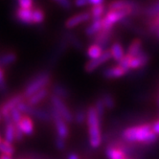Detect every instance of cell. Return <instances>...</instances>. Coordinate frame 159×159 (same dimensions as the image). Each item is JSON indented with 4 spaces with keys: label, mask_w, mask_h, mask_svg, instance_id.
<instances>
[{
    "label": "cell",
    "mask_w": 159,
    "mask_h": 159,
    "mask_svg": "<svg viewBox=\"0 0 159 159\" xmlns=\"http://www.w3.org/2000/svg\"><path fill=\"white\" fill-rule=\"evenodd\" d=\"M111 59V54H110V51L109 50H105L104 53L102 54L98 59L96 60H91L89 61L85 66H84V69L87 73H91L93 71H95L96 69H98V68L103 65L104 63L107 62L109 60Z\"/></svg>",
    "instance_id": "cell-8"
},
{
    "label": "cell",
    "mask_w": 159,
    "mask_h": 159,
    "mask_svg": "<svg viewBox=\"0 0 159 159\" xmlns=\"http://www.w3.org/2000/svg\"><path fill=\"white\" fill-rule=\"evenodd\" d=\"M86 123L88 127V135H89V144L93 149L99 148L103 142L101 131V124L98 114L94 107H89L87 108V118Z\"/></svg>",
    "instance_id": "cell-2"
},
{
    "label": "cell",
    "mask_w": 159,
    "mask_h": 159,
    "mask_svg": "<svg viewBox=\"0 0 159 159\" xmlns=\"http://www.w3.org/2000/svg\"><path fill=\"white\" fill-rule=\"evenodd\" d=\"M106 155L107 159H126L127 151L124 149V146L112 143L107 147Z\"/></svg>",
    "instance_id": "cell-9"
},
{
    "label": "cell",
    "mask_w": 159,
    "mask_h": 159,
    "mask_svg": "<svg viewBox=\"0 0 159 159\" xmlns=\"http://www.w3.org/2000/svg\"><path fill=\"white\" fill-rule=\"evenodd\" d=\"M50 102H51V105H52V107L54 108V110L58 113V114L66 123H71L72 121H74V117H73L72 112L70 111L69 108H68V107L65 105L63 100H61V98L52 94L50 97Z\"/></svg>",
    "instance_id": "cell-5"
},
{
    "label": "cell",
    "mask_w": 159,
    "mask_h": 159,
    "mask_svg": "<svg viewBox=\"0 0 159 159\" xmlns=\"http://www.w3.org/2000/svg\"><path fill=\"white\" fill-rule=\"evenodd\" d=\"M74 4L77 7H84L88 5V1L87 0H74Z\"/></svg>",
    "instance_id": "cell-38"
},
{
    "label": "cell",
    "mask_w": 159,
    "mask_h": 159,
    "mask_svg": "<svg viewBox=\"0 0 159 159\" xmlns=\"http://www.w3.org/2000/svg\"><path fill=\"white\" fill-rule=\"evenodd\" d=\"M22 116H23V114H22V113L20 112V110L17 107L14 108L12 111H11V113H10V118H11V120H12L13 123L16 124V125H17L20 122Z\"/></svg>",
    "instance_id": "cell-31"
},
{
    "label": "cell",
    "mask_w": 159,
    "mask_h": 159,
    "mask_svg": "<svg viewBox=\"0 0 159 159\" xmlns=\"http://www.w3.org/2000/svg\"><path fill=\"white\" fill-rule=\"evenodd\" d=\"M110 51V54H111V58L116 61H120L124 57H125V51H124V48L122 46V44L119 43V42H115L111 45V47L109 49Z\"/></svg>",
    "instance_id": "cell-20"
},
{
    "label": "cell",
    "mask_w": 159,
    "mask_h": 159,
    "mask_svg": "<svg viewBox=\"0 0 159 159\" xmlns=\"http://www.w3.org/2000/svg\"><path fill=\"white\" fill-rule=\"evenodd\" d=\"M103 53H104V48L96 43L89 45V47L87 48V51H86V55L90 59V61L98 59Z\"/></svg>",
    "instance_id": "cell-22"
},
{
    "label": "cell",
    "mask_w": 159,
    "mask_h": 159,
    "mask_svg": "<svg viewBox=\"0 0 159 159\" xmlns=\"http://www.w3.org/2000/svg\"><path fill=\"white\" fill-rule=\"evenodd\" d=\"M0 118H1V114H0Z\"/></svg>",
    "instance_id": "cell-46"
},
{
    "label": "cell",
    "mask_w": 159,
    "mask_h": 159,
    "mask_svg": "<svg viewBox=\"0 0 159 159\" xmlns=\"http://www.w3.org/2000/svg\"><path fill=\"white\" fill-rule=\"evenodd\" d=\"M158 35H159V30H158Z\"/></svg>",
    "instance_id": "cell-45"
},
{
    "label": "cell",
    "mask_w": 159,
    "mask_h": 159,
    "mask_svg": "<svg viewBox=\"0 0 159 159\" xmlns=\"http://www.w3.org/2000/svg\"><path fill=\"white\" fill-rule=\"evenodd\" d=\"M151 126H152V131L158 136L159 135V119L153 121L152 124H151Z\"/></svg>",
    "instance_id": "cell-37"
},
{
    "label": "cell",
    "mask_w": 159,
    "mask_h": 159,
    "mask_svg": "<svg viewBox=\"0 0 159 159\" xmlns=\"http://www.w3.org/2000/svg\"><path fill=\"white\" fill-rule=\"evenodd\" d=\"M19 8L26 9V10H32L34 6V0H17Z\"/></svg>",
    "instance_id": "cell-32"
},
{
    "label": "cell",
    "mask_w": 159,
    "mask_h": 159,
    "mask_svg": "<svg viewBox=\"0 0 159 159\" xmlns=\"http://www.w3.org/2000/svg\"><path fill=\"white\" fill-rule=\"evenodd\" d=\"M51 91H52L53 95L61 98V100L68 99V98L70 97V92H69V90H68V88L63 86L61 84H55L52 86Z\"/></svg>",
    "instance_id": "cell-21"
},
{
    "label": "cell",
    "mask_w": 159,
    "mask_h": 159,
    "mask_svg": "<svg viewBox=\"0 0 159 159\" xmlns=\"http://www.w3.org/2000/svg\"><path fill=\"white\" fill-rule=\"evenodd\" d=\"M0 152H1V154L13 156L16 152V149L13 144H11L5 140H2L1 143H0Z\"/></svg>",
    "instance_id": "cell-25"
},
{
    "label": "cell",
    "mask_w": 159,
    "mask_h": 159,
    "mask_svg": "<svg viewBox=\"0 0 159 159\" xmlns=\"http://www.w3.org/2000/svg\"><path fill=\"white\" fill-rule=\"evenodd\" d=\"M5 141L13 144L16 141V133H15V124L10 119L5 120V130H4Z\"/></svg>",
    "instance_id": "cell-17"
},
{
    "label": "cell",
    "mask_w": 159,
    "mask_h": 159,
    "mask_svg": "<svg viewBox=\"0 0 159 159\" xmlns=\"http://www.w3.org/2000/svg\"><path fill=\"white\" fill-rule=\"evenodd\" d=\"M101 100L103 101V103H104L106 108H108V109L114 108V107H115V100L110 94H107V93L104 94L103 96L101 97Z\"/></svg>",
    "instance_id": "cell-30"
},
{
    "label": "cell",
    "mask_w": 159,
    "mask_h": 159,
    "mask_svg": "<svg viewBox=\"0 0 159 159\" xmlns=\"http://www.w3.org/2000/svg\"><path fill=\"white\" fill-rule=\"evenodd\" d=\"M94 107H95V110L97 112V114H98V117H99L100 121L102 122V121H103V119H104V116H105L106 107H105V105L103 103V101L101 100V98L96 101Z\"/></svg>",
    "instance_id": "cell-29"
},
{
    "label": "cell",
    "mask_w": 159,
    "mask_h": 159,
    "mask_svg": "<svg viewBox=\"0 0 159 159\" xmlns=\"http://www.w3.org/2000/svg\"><path fill=\"white\" fill-rule=\"evenodd\" d=\"M142 51H143L142 50V41L138 39H136L129 44L127 54L131 57H136V56H138Z\"/></svg>",
    "instance_id": "cell-23"
},
{
    "label": "cell",
    "mask_w": 159,
    "mask_h": 159,
    "mask_svg": "<svg viewBox=\"0 0 159 159\" xmlns=\"http://www.w3.org/2000/svg\"><path fill=\"white\" fill-rule=\"evenodd\" d=\"M45 19V14L40 8L33 10V24H40Z\"/></svg>",
    "instance_id": "cell-26"
},
{
    "label": "cell",
    "mask_w": 159,
    "mask_h": 159,
    "mask_svg": "<svg viewBox=\"0 0 159 159\" xmlns=\"http://www.w3.org/2000/svg\"><path fill=\"white\" fill-rule=\"evenodd\" d=\"M126 159H132V158H128V157H127V158H126Z\"/></svg>",
    "instance_id": "cell-44"
},
{
    "label": "cell",
    "mask_w": 159,
    "mask_h": 159,
    "mask_svg": "<svg viewBox=\"0 0 159 159\" xmlns=\"http://www.w3.org/2000/svg\"><path fill=\"white\" fill-rule=\"evenodd\" d=\"M108 11H116V10H125V9H133L132 3L129 0H113L108 6Z\"/></svg>",
    "instance_id": "cell-19"
},
{
    "label": "cell",
    "mask_w": 159,
    "mask_h": 159,
    "mask_svg": "<svg viewBox=\"0 0 159 159\" xmlns=\"http://www.w3.org/2000/svg\"><path fill=\"white\" fill-rule=\"evenodd\" d=\"M67 159H81L80 158V156L75 153V152H70L69 154L67 155Z\"/></svg>",
    "instance_id": "cell-40"
},
{
    "label": "cell",
    "mask_w": 159,
    "mask_h": 159,
    "mask_svg": "<svg viewBox=\"0 0 159 159\" xmlns=\"http://www.w3.org/2000/svg\"><path fill=\"white\" fill-rule=\"evenodd\" d=\"M54 1H55L57 4H58V5H60L61 8L66 9V10L70 9V7H71V2H70V0H54Z\"/></svg>",
    "instance_id": "cell-35"
},
{
    "label": "cell",
    "mask_w": 159,
    "mask_h": 159,
    "mask_svg": "<svg viewBox=\"0 0 159 159\" xmlns=\"http://www.w3.org/2000/svg\"><path fill=\"white\" fill-rule=\"evenodd\" d=\"M128 73L129 71L125 69V68L121 67L120 65H115V66H110L108 68H106L103 72V76L106 79H116V78L124 77Z\"/></svg>",
    "instance_id": "cell-12"
},
{
    "label": "cell",
    "mask_w": 159,
    "mask_h": 159,
    "mask_svg": "<svg viewBox=\"0 0 159 159\" xmlns=\"http://www.w3.org/2000/svg\"><path fill=\"white\" fill-rule=\"evenodd\" d=\"M51 83V75L49 72H41L34 76L29 83L26 84L23 94L25 99H29L31 96H33L35 93H37L39 90L46 88Z\"/></svg>",
    "instance_id": "cell-3"
},
{
    "label": "cell",
    "mask_w": 159,
    "mask_h": 159,
    "mask_svg": "<svg viewBox=\"0 0 159 159\" xmlns=\"http://www.w3.org/2000/svg\"><path fill=\"white\" fill-rule=\"evenodd\" d=\"M26 99L24 97V95L22 93L14 95L13 97H11L9 100H7L5 103L0 107V114L3 117L4 121L7 119H10V113L14 108L17 107V106L24 102Z\"/></svg>",
    "instance_id": "cell-6"
},
{
    "label": "cell",
    "mask_w": 159,
    "mask_h": 159,
    "mask_svg": "<svg viewBox=\"0 0 159 159\" xmlns=\"http://www.w3.org/2000/svg\"><path fill=\"white\" fill-rule=\"evenodd\" d=\"M102 29H103V21H102V18L93 19L92 23L86 27L85 35L88 37H94L100 31H102Z\"/></svg>",
    "instance_id": "cell-18"
},
{
    "label": "cell",
    "mask_w": 159,
    "mask_h": 159,
    "mask_svg": "<svg viewBox=\"0 0 159 159\" xmlns=\"http://www.w3.org/2000/svg\"><path fill=\"white\" fill-rule=\"evenodd\" d=\"M90 18H91V14H90V12H83V13L77 14L69 17L65 21V27L67 29L75 28L79 25H81L82 23H84L85 21L89 20Z\"/></svg>",
    "instance_id": "cell-10"
},
{
    "label": "cell",
    "mask_w": 159,
    "mask_h": 159,
    "mask_svg": "<svg viewBox=\"0 0 159 159\" xmlns=\"http://www.w3.org/2000/svg\"><path fill=\"white\" fill-rule=\"evenodd\" d=\"M16 61V55L14 52H8L0 56V67L7 66Z\"/></svg>",
    "instance_id": "cell-24"
},
{
    "label": "cell",
    "mask_w": 159,
    "mask_h": 159,
    "mask_svg": "<svg viewBox=\"0 0 159 159\" xmlns=\"http://www.w3.org/2000/svg\"><path fill=\"white\" fill-rule=\"evenodd\" d=\"M17 126L21 129V131L24 133V135H32L34 133V122L32 117L28 115L23 114Z\"/></svg>",
    "instance_id": "cell-14"
},
{
    "label": "cell",
    "mask_w": 159,
    "mask_h": 159,
    "mask_svg": "<svg viewBox=\"0 0 159 159\" xmlns=\"http://www.w3.org/2000/svg\"><path fill=\"white\" fill-rule=\"evenodd\" d=\"M51 113L53 116V121L56 127V130H57V136L62 138V139H66L68 136H69V129H68L66 122L57 113L53 107H51Z\"/></svg>",
    "instance_id": "cell-7"
},
{
    "label": "cell",
    "mask_w": 159,
    "mask_h": 159,
    "mask_svg": "<svg viewBox=\"0 0 159 159\" xmlns=\"http://www.w3.org/2000/svg\"><path fill=\"white\" fill-rule=\"evenodd\" d=\"M15 133H16V141H21L24 138V133L21 131L19 127L16 124H15Z\"/></svg>",
    "instance_id": "cell-36"
},
{
    "label": "cell",
    "mask_w": 159,
    "mask_h": 159,
    "mask_svg": "<svg viewBox=\"0 0 159 159\" xmlns=\"http://www.w3.org/2000/svg\"><path fill=\"white\" fill-rule=\"evenodd\" d=\"M112 35V30H104L102 29V31H100L97 35H95L93 37V40L94 43L99 44L100 46H102L103 48L107 47L108 45V42L110 40Z\"/></svg>",
    "instance_id": "cell-13"
},
{
    "label": "cell",
    "mask_w": 159,
    "mask_h": 159,
    "mask_svg": "<svg viewBox=\"0 0 159 159\" xmlns=\"http://www.w3.org/2000/svg\"><path fill=\"white\" fill-rule=\"evenodd\" d=\"M74 117V121L79 124V125H83L85 123L86 118H87V110L84 109V108H79L76 113L73 115Z\"/></svg>",
    "instance_id": "cell-27"
},
{
    "label": "cell",
    "mask_w": 159,
    "mask_h": 159,
    "mask_svg": "<svg viewBox=\"0 0 159 159\" xmlns=\"http://www.w3.org/2000/svg\"><path fill=\"white\" fill-rule=\"evenodd\" d=\"M7 89L6 82H5V71L3 67H0V92H4Z\"/></svg>",
    "instance_id": "cell-33"
},
{
    "label": "cell",
    "mask_w": 159,
    "mask_h": 159,
    "mask_svg": "<svg viewBox=\"0 0 159 159\" xmlns=\"http://www.w3.org/2000/svg\"><path fill=\"white\" fill-rule=\"evenodd\" d=\"M148 61H149V56H148L147 53L142 51L138 56L131 57L129 61V69L130 70L140 69V68L144 67L148 63Z\"/></svg>",
    "instance_id": "cell-11"
},
{
    "label": "cell",
    "mask_w": 159,
    "mask_h": 159,
    "mask_svg": "<svg viewBox=\"0 0 159 159\" xmlns=\"http://www.w3.org/2000/svg\"><path fill=\"white\" fill-rule=\"evenodd\" d=\"M1 141H2V138H1V135H0V143H1Z\"/></svg>",
    "instance_id": "cell-43"
},
{
    "label": "cell",
    "mask_w": 159,
    "mask_h": 159,
    "mask_svg": "<svg viewBox=\"0 0 159 159\" xmlns=\"http://www.w3.org/2000/svg\"><path fill=\"white\" fill-rule=\"evenodd\" d=\"M133 12V9H125V10H116V11H108L105 15L104 17H102L103 21V29L104 30H112L117 22L126 18Z\"/></svg>",
    "instance_id": "cell-4"
},
{
    "label": "cell",
    "mask_w": 159,
    "mask_h": 159,
    "mask_svg": "<svg viewBox=\"0 0 159 159\" xmlns=\"http://www.w3.org/2000/svg\"><path fill=\"white\" fill-rule=\"evenodd\" d=\"M122 137L129 143H142L151 145L157 140L158 136L152 131L151 124H142L125 129L122 132Z\"/></svg>",
    "instance_id": "cell-1"
},
{
    "label": "cell",
    "mask_w": 159,
    "mask_h": 159,
    "mask_svg": "<svg viewBox=\"0 0 159 159\" xmlns=\"http://www.w3.org/2000/svg\"><path fill=\"white\" fill-rule=\"evenodd\" d=\"M105 12H106L105 5H97L92 7L91 11H90V14H91V17L93 19H98V18H102Z\"/></svg>",
    "instance_id": "cell-28"
},
{
    "label": "cell",
    "mask_w": 159,
    "mask_h": 159,
    "mask_svg": "<svg viewBox=\"0 0 159 159\" xmlns=\"http://www.w3.org/2000/svg\"><path fill=\"white\" fill-rule=\"evenodd\" d=\"M0 159H12V156H9L6 154H1L0 155Z\"/></svg>",
    "instance_id": "cell-41"
},
{
    "label": "cell",
    "mask_w": 159,
    "mask_h": 159,
    "mask_svg": "<svg viewBox=\"0 0 159 159\" xmlns=\"http://www.w3.org/2000/svg\"><path fill=\"white\" fill-rule=\"evenodd\" d=\"M88 5L97 6V5H104L105 0H87Z\"/></svg>",
    "instance_id": "cell-39"
},
{
    "label": "cell",
    "mask_w": 159,
    "mask_h": 159,
    "mask_svg": "<svg viewBox=\"0 0 159 159\" xmlns=\"http://www.w3.org/2000/svg\"><path fill=\"white\" fill-rule=\"evenodd\" d=\"M55 145L59 150L62 151V150H64V148H65V140L59 137V136H57L56 139H55Z\"/></svg>",
    "instance_id": "cell-34"
},
{
    "label": "cell",
    "mask_w": 159,
    "mask_h": 159,
    "mask_svg": "<svg viewBox=\"0 0 159 159\" xmlns=\"http://www.w3.org/2000/svg\"><path fill=\"white\" fill-rule=\"evenodd\" d=\"M16 16L23 24H33V10L18 8L16 12Z\"/></svg>",
    "instance_id": "cell-16"
},
{
    "label": "cell",
    "mask_w": 159,
    "mask_h": 159,
    "mask_svg": "<svg viewBox=\"0 0 159 159\" xmlns=\"http://www.w3.org/2000/svg\"><path fill=\"white\" fill-rule=\"evenodd\" d=\"M157 105H158V107H159V95H158V97H157Z\"/></svg>",
    "instance_id": "cell-42"
},
{
    "label": "cell",
    "mask_w": 159,
    "mask_h": 159,
    "mask_svg": "<svg viewBox=\"0 0 159 159\" xmlns=\"http://www.w3.org/2000/svg\"><path fill=\"white\" fill-rule=\"evenodd\" d=\"M49 93H50V91L47 87L43 88V89L39 90V91H38L37 93H35L33 96H31L29 99H27V104L32 107H37L40 102H42L49 95Z\"/></svg>",
    "instance_id": "cell-15"
}]
</instances>
